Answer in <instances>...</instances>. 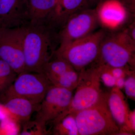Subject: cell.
<instances>
[{
	"label": "cell",
	"mask_w": 135,
	"mask_h": 135,
	"mask_svg": "<svg viewBox=\"0 0 135 135\" xmlns=\"http://www.w3.org/2000/svg\"><path fill=\"white\" fill-rule=\"evenodd\" d=\"M53 27L47 24L25 26L23 49L25 71L43 73L47 63L52 58Z\"/></svg>",
	"instance_id": "cell-1"
},
{
	"label": "cell",
	"mask_w": 135,
	"mask_h": 135,
	"mask_svg": "<svg viewBox=\"0 0 135 135\" xmlns=\"http://www.w3.org/2000/svg\"><path fill=\"white\" fill-rule=\"evenodd\" d=\"M135 42L126 30L106 32L96 63L112 68L135 67Z\"/></svg>",
	"instance_id": "cell-2"
},
{
	"label": "cell",
	"mask_w": 135,
	"mask_h": 135,
	"mask_svg": "<svg viewBox=\"0 0 135 135\" xmlns=\"http://www.w3.org/2000/svg\"><path fill=\"white\" fill-rule=\"evenodd\" d=\"M106 32L100 29L71 43L59 46L53 56L64 59L79 73L96 62Z\"/></svg>",
	"instance_id": "cell-3"
},
{
	"label": "cell",
	"mask_w": 135,
	"mask_h": 135,
	"mask_svg": "<svg viewBox=\"0 0 135 135\" xmlns=\"http://www.w3.org/2000/svg\"><path fill=\"white\" fill-rule=\"evenodd\" d=\"M101 65L94 63L80 72L79 83L70 105L54 124L68 114L91 107L103 96L105 93L101 88Z\"/></svg>",
	"instance_id": "cell-4"
},
{
	"label": "cell",
	"mask_w": 135,
	"mask_h": 135,
	"mask_svg": "<svg viewBox=\"0 0 135 135\" xmlns=\"http://www.w3.org/2000/svg\"><path fill=\"white\" fill-rule=\"evenodd\" d=\"M108 94L96 104L75 113L79 135H117L119 128L113 118L107 103Z\"/></svg>",
	"instance_id": "cell-5"
},
{
	"label": "cell",
	"mask_w": 135,
	"mask_h": 135,
	"mask_svg": "<svg viewBox=\"0 0 135 135\" xmlns=\"http://www.w3.org/2000/svg\"><path fill=\"white\" fill-rule=\"evenodd\" d=\"M51 86L44 74L24 72L18 75L15 81L0 97L2 101L17 97L40 105Z\"/></svg>",
	"instance_id": "cell-6"
},
{
	"label": "cell",
	"mask_w": 135,
	"mask_h": 135,
	"mask_svg": "<svg viewBox=\"0 0 135 135\" xmlns=\"http://www.w3.org/2000/svg\"><path fill=\"white\" fill-rule=\"evenodd\" d=\"M25 26L13 28L0 27V59L18 75L25 71L23 43Z\"/></svg>",
	"instance_id": "cell-7"
},
{
	"label": "cell",
	"mask_w": 135,
	"mask_h": 135,
	"mask_svg": "<svg viewBox=\"0 0 135 135\" xmlns=\"http://www.w3.org/2000/svg\"><path fill=\"white\" fill-rule=\"evenodd\" d=\"M99 25L96 8L83 10L68 19L56 35L60 45L71 43L94 32Z\"/></svg>",
	"instance_id": "cell-8"
},
{
	"label": "cell",
	"mask_w": 135,
	"mask_h": 135,
	"mask_svg": "<svg viewBox=\"0 0 135 135\" xmlns=\"http://www.w3.org/2000/svg\"><path fill=\"white\" fill-rule=\"evenodd\" d=\"M73 91L51 86L39 105L35 120L46 126L54 122L65 112L71 101Z\"/></svg>",
	"instance_id": "cell-9"
},
{
	"label": "cell",
	"mask_w": 135,
	"mask_h": 135,
	"mask_svg": "<svg viewBox=\"0 0 135 135\" xmlns=\"http://www.w3.org/2000/svg\"><path fill=\"white\" fill-rule=\"evenodd\" d=\"M96 9L99 24L109 29L116 31L128 19L127 9L120 0H106Z\"/></svg>",
	"instance_id": "cell-10"
},
{
	"label": "cell",
	"mask_w": 135,
	"mask_h": 135,
	"mask_svg": "<svg viewBox=\"0 0 135 135\" xmlns=\"http://www.w3.org/2000/svg\"><path fill=\"white\" fill-rule=\"evenodd\" d=\"M107 103L113 118L119 128L118 135L134 134L129 128L130 111L124 94L118 87H113L108 94Z\"/></svg>",
	"instance_id": "cell-11"
},
{
	"label": "cell",
	"mask_w": 135,
	"mask_h": 135,
	"mask_svg": "<svg viewBox=\"0 0 135 135\" xmlns=\"http://www.w3.org/2000/svg\"><path fill=\"white\" fill-rule=\"evenodd\" d=\"M27 24L26 0H0V27L13 28Z\"/></svg>",
	"instance_id": "cell-12"
},
{
	"label": "cell",
	"mask_w": 135,
	"mask_h": 135,
	"mask_svg": "<svg viewBox=\"0 0 135 135\" xmlns=\"http://www.w3.org/2000/svg\"><path fill=\"white\" fill-rule=\"evenodd\" d=\"M57 3V0H26L28 24H49Z\"/></svg>",
	"instance_id": "cell-13"
},
{
	"label": "cell",
	"mask_w": 135,
	"mask_h": 135,
	"mask_svg": "<svg viewBox=\"0 0 135 135\" xmlns=\"http://www.w3.org/2000/svg\"><path fill=\"white\" fill-rule=\"evenodd\" d=\"M98 0H60L56 7L51 23L54 27H61L71 16L83 10L93 8Z\"/></svg>",
	"instance_id": "cell-14"
},
{
	"label": "cell",
	"mask_w": 135,
	"mask_h": 135,
	"mask_svg": "<svg viewBox=\"0 0 135 135\" xmlns=\"http://www.w3.org/2000/svg\"><path fill=\"white\" fill-rule=\"evenodd\" d=\"M3 102L4 108L12 119L24 123L29 120L32 114L38 110L39 106V105L20 98H12Z\"/></svg>",
	"instance_id": "cell-15"
},
{
	"label": "cell",
	"mask_w": 135,
	"mask_h": 135,
	"mask_svg": "<svg viewBox=\"0 0 135 135\" xmlns=\"http://www.w3.org/2000/svg\"><path fill=\"white\" fill-rule=\"evenodd\" d=\"M54 56L46 64L43 74L48 79L50 83L63 76L68 72L74 68L64 59Z\"/></svg>",
	"instance_id": "cell-16"
},
{
	"label": "cell",
	"mask_w": 135,
	"mask_h": 135,
	"mask_svg": "<svg viewBox=\"0 0 135 135\" xmlns=\"http://www.w3.org/2000/svg\"><path fill=\"white\" fill-rule=\"evenodd\" d=\"M54 125V135H79L75 113L68 114Z\"/></svg>",
	"instance_id": "cell-17"
},
{
	"label": "cell",
	"mask_w": 135,
	"mask_h": 135,
	"mask_svg": "<svg viewBox=\"0 0 135 135\" xmlns=\"http://www.w3.org/2000/svg\"><path fill=\"white\" fill-rule=\"evenodd\" d=\"M17 75L8 64L0 59V95L12 84Z\"/></svg>",
	"instance_id": "cell-18"
},
{
	"label": "cell",
	"mask_w": 135,
	"mask_h": 135,
	"mask_svg": "<svg viewBox=\"0 0 135 135\" xmlns=\"http://www.w3.org/2000/svg\"><path fill=\"white\" fill-rule=\"evenodd\" d=\"M47 133L46 126L35 120L25 123L21 135H45Z\"/></svg>",
	"instance_id": "cell-19"
},
{
	"label": "cell",
	"mask_w": 135,
	"mask_h": 135,
	"mask_svg": "<svg viewBox=\"0 0 135 135\" xmlns=\"http://www.w3.org/2000/svg\"><path fill=\"white\" fill-rule=\"evenodd\" d=\"M123 88L127 97L131 100H135V71H133L128 75L126 79Z\"/></svg>",
	"instance_id": "cell-20"
},
{
	"label": "cell",
	"mask_w": 135,
	"mask_h": 135,
	"mask_svg": "<svg viewBox=\"0 0 135 135\" xmlns=\"http://www.w3.org/2000/svg\"><path fill=\"white\" fill-rule=\"evenodd\" d=\"M101 65V71L100 79L101 81H103L106 86L111 88L115 86L116 79L111 73L109 67L107 66Z\"/></svg>",
	"instance_id": "cell-21"
},
{
	"label": "cell",
	"mask_w": 135,
	"mask_h": 135,
	"mask_svg": "<svg viewBox=\"0 0 135 135\" xmlns=\"http://www.w3.org/2000/svg\"><path fill=\"white\" fill-rule=\"evenodd\" d=\"M129 128L133 134L135 131V110L130 111L129 117Z\"/></svg>",
	"instance_id": "cell-22"
},
{
	"label": "cell",
	"mask_w": 135,
	"mask_h": 135,
	"mask_svg": "<svg viewBox=\"0 0 135 135\" xmlns=\"http://www.w3.org/2000/svg\"><path fill=\"white\" fill-rule=\"evenodd\" d=\"M126 32L133 41L135 42V22L131 24L127 29H125Z\"/></svg>",
	"instance_id": "cell-23"
},
{
	"label": "cell",
	"mask_w": 135,
	"mask_h": 135,
	"mask_svg": "<svg viewBox=\"0 0 135 135\" xmlns=\"http://www.w3.org/2000/svg\"><path fill=\"white\" fill-rule=\"evenodd\" d=\"M126 79L124 77H121L116 79L115 86L120 89H122L124 87Z\"/></svg>",
	"instance_id": "cell-24"
},
{
	"label": "cell",
	"mask_w": 135,
	"mask_h": 135,
	"mask_svg": "<svg viewBox=\"0 0 135 135\" xmlns=\"http://www.w3.org/2000/svg\"><path fill=\"white\" fill-rule=\"evenodd\" d=\"M106 1V0H98V2H99V3H100L101 2H103L104 1Z\"/></svg>",
	"instance_id": "cell-25"
},
{
	"label": "cell",
	"mask_w": 135,
	"mask_h": 135,
	"mask_svg": "<svg viewBox=\"0 0 135 135\" xmlns=\"http://www.w3.org/2000/svg\"><path fill=\"white\" fill-rule=\"evenodd\" d=\"M60 1V0H57V3H58L59 2V1Z\"/></svg>",
	"instance_id": "cell-26"
}]
</instances>
